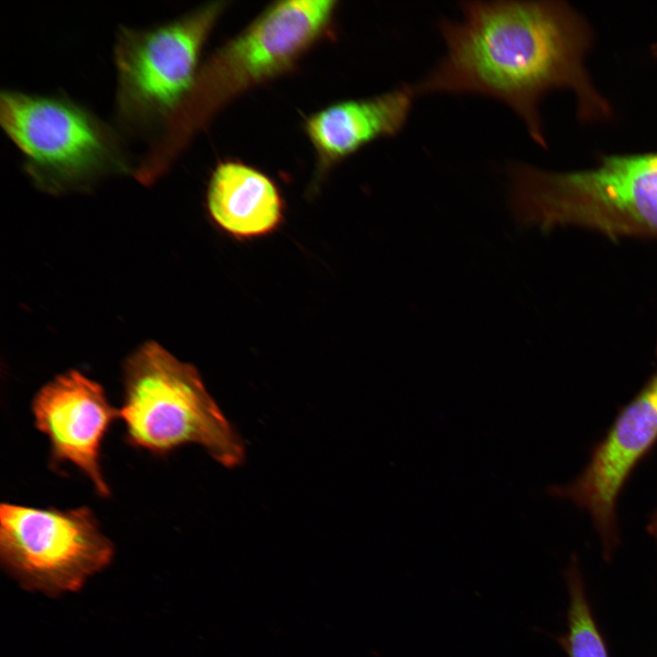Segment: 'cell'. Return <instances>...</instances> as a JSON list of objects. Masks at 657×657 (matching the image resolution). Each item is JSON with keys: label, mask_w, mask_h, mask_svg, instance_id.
<instances>
[{"label": "cell", "mask_w": 657, "mask_h": 657, "mask_svg": "<svg viewBox=\"0 0 657 657\" xmlns=\"http://www.w3.org/2000/svg\"><path fill=\"white\" fill-rule=\"evenodd\" d=\"M225 5L211 2L151 27H119L115 116L123 131L151 143L164 132L195 84L203 47Z\"/></svg>", "instance_id": "cell-5"}, {"label": "cell", "mask_w": 657, "mask_h": 657, "mask_svg": "<svg viewBox=\"0 0 657 657\" xmlns=\"http://www.w3.org/2000/svg\"><path fill=\"white\" fill-rule=\"evenodd\" d=\"M416 95L414 86L402 85L376 96L338 101L309 115L304 129L317 155V176L369 143L399 133Z\"/></svg>", "instance_id": "cell-10"}, {"label": "cell", "mask_w": 657, "mask_h": 657, "mask_svg": "<svg viewBox=\"0 0 657 657\" xmlns=\"http://www.w3.org/2000/svg\"><path fill=\"white\" fill-rule=\"evenodd\" d=\"M648 529L649 532L657 539V511L652 517Z\"/></svg>", "instance_id": "cell-13"}, {"label": "cell", "mask_w": 657, "mask_h": 657, "mask_svg": "<svg viewBox=\"0 0 657 657\" xmlns=\"http://www.w3.org/2000/svg\"><path fill=\"white\" fill-rule=\"evenodd\" d=\"M113 555L112 543L88 506L60 510L1 504V563L27 590L52 597L77 591L108 567Z\"/></svg>", "instance_id": "cell-6"}, {"label": "cell", "mask_w": 657, "mask_h": 657, "mask_svg": "<svg viewBox=\"0 0 657 657\" xmlns=\"http://www.w3.org/2000/svg\"><path fill=\"white\" fill-rule=\"evenodd\" d=\"M338 2L289 0L266 7L238 35L201 65L188 98L146 158L158 173L168 172L191 140L228 102L293 69L327 36Z\"/></svg>", "instance_id": "cell-2"}, {"label": "cell", "mask_w": 657, "mask_h": 657, "mask_svg": "<svg viewBox=\"0 0 657 657\" xmlns=\"http://www.w3.org/2000/svg\"><path fill=\"white\" fill-rule=\"evenodd\" d=\"M566 579L569 593L567 631L556 637L558 643L568 657H610L575 563L568 569Z\"/></svg>", "instance_id": "cell-12"}, {"label": "cell", "mask_w": 657, "mask_h": 657, "mask_svg": "<svg viewBox=\"0 0 657 657\" xmlns=\"http://www.w3.org/2000/svg\"><path fill=\"white\" fill-rule=\"evenodd\" d=\"M657 441V371L617 415L582 474L553 495L585 508L610 556L618 538L617 498L631 473Z\"/></svg>", "instance_id": "cell-8"}, {"label": "cell", "mask_w": 657, "mask_h": 657, "mask_svg": "<svg viewBox=\"0 0 657 657\" xmlns=\"http://www.w3.org/2000/svg\"><path fill=\"white\" fill-rule=\"evenodd\" d=\"M36 427L50 443L51 460L69 462L94 485L97 493L109 496L99 453L103 438L119 409L109 402L103 387L81 372L71 370L43 386L32 402Z\"/></svg>", "instance_id": "cell-9"}, {"label": "cell", "mask_w": 657, "mask_h": 657, "mask_svg": "<svg viewBox=\"0 0 657 657\" xmlns=\"http://www.w3.org/2000/svg\"><path fill=\"white\" fill-rule=\"evenodd\" d=\"M532 201L548 227L579 223L657 235V153L610 156L579 172L541 171Z\"/></svg>", "instance_id": "cell-7"}, {"label": "cell", "mask_w": 657, "mask_h": 657, "mask_svg": "<svg viewBox=\"0 0 657 657\" xmlns=\"http://www.w3.org/2000/svg\"><path fill=\"white\" fill-rule=\"evenodd\" d=\"M123 380L119 412L131 445L161 454L197 443L225 466L242 461L240 438L193 365L148 341L126 359Z\"/></svg>", "instance_id": "cell-4"}, {"label": "cell", "mask_w": 657, "mask_h": 657, "mask_svg": "<svg viewBox=\"0 0 657 657\" xmlns=\"http://www.w3.org/2000/svg\"><path fill=\"white\" fill-rule=\"evenodd\" d=\"M459 6V20L439 24L445 54L414 86L417 95L493 98L514 110L533 139L544 144L540 97L550 89L576 85L581 74L568 12L539 1H464Z\"/></svg>", "instance_id": "cell-1"}, {"label": "cell", "mask_w": 657, "mask_h": 657, "mask_svg": "<svg viewBox=\"0 0 657 657\" xmlns=\"http://www.w3.org/2000/svg\"><path fill=\"white\" fill-rule=\"evenodd\" d=\"M206 207L214 224L238 240L274 233L285 213L275 182L238 161H223L214 167L207 185Z\"/></svg>", "instance_id": "cell-11"}, {"label": "cell", "mask_w": 657, "mask_h": 657, "mask_svg": "<svg viewBox=\"0 0 657 657\" xmlns=\"http://www.w3.org/2000/svg\"><path fill=\"white\" fill-rule=\"evenodd\" d=\"M0 122L32 183L50 194L92 189L135 165L120 132L66 94L4 89Z\"/></svg>", "instance_id": "cell-3"}]
</instances>
